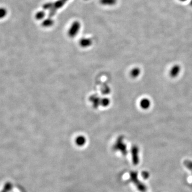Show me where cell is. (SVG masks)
Instances as JSON below:
<instances>
[{"label": "cell", "instance_id": "cell-1", "mask_svg": "<svg viewBox=\"0 0 192 192\" xmlns=\"http://www.w3.org/2000/svg\"><path fill=\"white\" fill-rule=\"evenodd\" d=\"M81 27L80 23L78 21H75L72 23L71 27L68 30V34L70 37L73 38L77 34L79 33V29Z\"/></svg>", "mask_w": 192, "mask_h": 192}, {"label": "cell", "instance_id": "cell-2", "mask_svg": "<svg viewBox=\"0 0 192 192\" xmlns=\"http://www.w3.org/2000/svg\"><path fill=\"white\" fill-rule=\"evenodd\" d=\"M131 179L134 182V184L137 186V188L140 191H146V186H145L144 185L142 184V183H140L139 181L137 179V173L136 172H132L131 173Z\"/></svg>", "mask_w": 192, "mask_h": 192}, {"label": "cell", "instance_id": "cell-3", "mask_svg": "<svg viewBox=\"0 0 192 192\" xmlns=\"http://www.w3.org/2000/svg\"><path fill=\"white\" fill-rule=\"evenodd\" d=\"M132 162L134 165H137L139 163L138 158V148L136 146H134L132 148Z\"/></svg>", "mask_w": 192, "mask_h": 192}, {"label": "cell", "instance_id": "cell-4", "mask_svg": "<svg viewBox=\"0 0 192 192\" xmlns=\"http://www.w3.org/2000/svg\"><path fill=\"white\" fill-rule=\"evenodd\" d=\"M114 149L121 150V152L123 153V154L126 155V146L122 142L121 139H120L119 140H117V143L114 146Z\"/></svg>", "mask_w": 192, "mask_h": 192}, {"label": "cell", "instance_id": "cell-5", "mask_svg": "<svg viewBox=\"0 0 192 192\" xmlns=\"http://www.w3.org/2000/svg\"><path fill=\"white\" fill-rule=\"evenodd\" d=\"M79 44L81 46H83V47H87L89 46H91V44H92V41L91 40V39L83 38L80 40Z\"/></svg>", "mask_w": 192, "mask_h": 192}, {"label": "cell", "instance_id": "cell-6", "mask_svg": "<svg viewBox=\"0 0 192 192\" xmlns=\"http://www.w3.org/2000/svg\"><path fill=\"white\" fill-rule=\"evenodd\" d=\"M65 2L66 1L64 0H58L56 2L54 3V7L52 9L56 10L60 8L65 4Z\"/></svg>", "mask_w": 192, "mask_h": 192}, {"label": "cell", "instance_id": "cell-7", "mask_svg": "<svg viewBox=\"0 0 192 192\" xmlns=\"http://www.w3.org/2000/svg\"><path fill=\"white\" fill-rule=\"evenodd\" d=\"M117 0H100V3L104 5H114L117 3Z\"/></svg>", "mask_w": 192, "mask_h": 192}, {"label": "cell", "instance_id": "cell-8", "mask_svg": "<svg viewBox=\"0 0 192 192\" xmlns=\"http://www.w3.org/2000/svg\"><path fill=\"white\" fill-rule=\"evenodd\" d=\"M54 23V21L52 19L49 18L42 22V25L43 27H49L53 25Z\"/></svg>", "mask_w": 192, "mask_h": 192}, {"label": "cell", "instance_id": "cell-9", "mask_svg": "<svg viewBox=\"0 0 192 192\" xmlns=\"http://www.w3.org/2000/svg\"><path fill=\"white\" fill-rule=\"evenodd\" d=\"M75 142L78 146H83L86 142V139L83 136H79L76 139Z\"/></svg>", "mask_w": 192, "mask_h": 192}, {"label": "cell", "instance_id": "cell-10", "mask_svg": "<svg viewBox=\"0 0 192 192\" xmlns=\"http://www.w3.org/2000/svg\"><path fill=\"white\" fill-rule=\"evenodd\" d=\"M140 105L143 109H147L150 105V102L148 99H143L140 102Z\"/></svg>", "mask_w": 192, "mask_h": 192}, {"label": "cell", "instance_id": "cell-11", "mask_svg": "<svg viewBox=\"0 0 192 192\" xmlns=\"http://www.w3.org/2000/svg\"><path fill=\"white\" fill-rule=\"evenodd\" d=\"M180 71V68L178 66H175L173 67L171 71L170 72V74L172 76H175L178 74Z\"/></svg>", "mask_w": 192, "mask_h": 192}, {"label": "cell", "instance_id": "cell-12", "mask_svg": "<svg viewBox=\"0 0 192 192\" xmlns=\"http://www.w3.org/2000/svg\"><path fill=\"white\" fill-rule=\"evenodd\" d=\"M45 15H46V13L44 11H38L35 15V18L38 20H41L44 18V17H45Z\"/></svg>", "mask_w": 192, "mask_h": 192}, {"label": "cell", "instance_id": "cell-13", "mask_svg": "<svg viewBox=\"0 0 192 192\" xmlns=\"http://www.w3.org/2000/svg\"><path fill=\"white\" fill-rule=\"evenodd\" d=\"M7 15V10L4 8H0V19H3Z\"/></svg>", "mask_w": 192, "mask_h": 192}, {"label": "cell", "instance_id": "cell-14", "mask_svg": "<svg viewBox=\"0 0 192 192\" xmlns=\"http://www.w3.org/2000/svg\"><path fill=\"white\" fill-rule=\"evenodd\" d=\"M53 7H54L53 3H48L44 4L43 6V8L44 9H49L53 8Z\"/></svg>", "mask_w": 192, "mask_h": 192}, {"label": "cell", "instance_id": "cell-15", "mask_svg": "<svg viewBox=\"0 0 192 192\" xmlns=\"http://www.w3.org/2000/svg\"><path fill=\"white\" fill-rule=\"evenodd\" d=\"M131 76H133V77H136V76H137L139 74V70L137 68V69H134V70H132L131 73Z\"/></svg>", "mask_w": 192, "mask_h": 192}, {"label": "cell", "instance_id": "cell-16", "mask_svg": "<svg viewBox=\"0 0 192 192\" xmlns=\"http://www.w3.org/2000/svg\"><path fill=\"white\" fill-rule=\"evenodd\" d=\"M185 164L186 167L192 170V162L189 161H186L185 162Z\"/></svg>", "mask_w": 192, "mask_h": 192}, {"label": "cell", "instance_id": "cell-17", "mask_svg": "<svg viewBox=\"0 0 192 192\" xmlns=\"http://www.w3.org/2000/svg\"><path fill=\"white\" fill-rule=\"evenodd\" d=\"M146 173L147 172H143L142 173V176H143V177L144 178H147L148 177V175H146Z\"/></svg>", "mask_w": 192, "mask_h": 192}, {"label": "cell", "instance_id": "cell-18", "mask_svg": "<svg viewBox=\"0 0 192 192\" xmlns=\"http://www.w3.org/2000/svg\"><path fill=\"white\" fill-rule=\"evenodd\" d=\"M189 5L192 7V0H191V1H190V2H189Z\"/></svg>", "mask_w": 192, "mask_h": 192}, {"label": "cell", "instance_id": "cell-19", "mask_svg": "<svg viewBox=\"0 0 192 192\" xmlns=\"http://www.w3.org/2000/svg\"><path fill=\"white\" fill-rule=\"evenodd\" d=\"M180 1H181V2H185V1H186L187 0H179Z\"/></svg>", "mask_w": 192, "mask_h": 192}, {"label": "cell", "instance_id": "cell-20", "mask_svg": "<svg viewBox=\"0 0 192 192\" xmlns=\"http://www.w3.org/2000/svg\"><path fill=\"white\" fill-rule=\"evenodd\" d=\"M64 1H67V0H64Z\"/></svg>", "mask_w": 192, "mask_h": 192}]
</instances>
